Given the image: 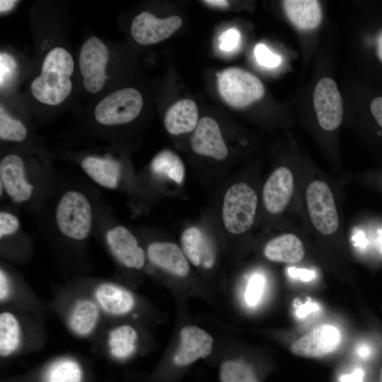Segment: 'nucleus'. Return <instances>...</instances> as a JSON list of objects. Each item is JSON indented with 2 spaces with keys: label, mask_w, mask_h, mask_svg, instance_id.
Returning a JSON list of instances; mask_svg holds the SVG:
<instances>
[{
  "label": "nucleus",
  "mask_w": 382,
  "mask_h": 382,
  "mask_svg": "<svg viewBox=\"0 0 382 382\" xmlns=\"http://www.w3.org/2000/svg\"><path fill=\"white\" fill-rule=\"evenodd\" d=\"M74 68L71 54L62 47L51 50L44 59L40 75L31 83L33 96L40 103L57 105L69 95Z\"/></svg>",
  "instance_id": "f257e3e1"
},
{
  "label": "nucleus",
  "mask_w": 382,
  "mask_h": 382,
  "mask_svg": "<svg viewBox=\"0 0 382 382\" xmlns=\"http://www.w3.org/2000/svg\"><path fill=\"white\" fill-rule=\"evenodd\" d=\"M217 81L222 98L234 108H245L259 100L265 93L260 80L243 69H225L217 74Z\"/></svg>",
  "instance_id": "f03ea898"
},
{
  "label": "nucleus",
  "mask_w": 382,
  "mask_h": 382,
  "mask_svg": "<svg viewBox=\"0 0 382 382\" xmlns=\"http://www.w3.org/2000/svg\"><path fill=\"white\" fill-rule=\"evenodd\" d=\"M257 206L255 190L244 183L232 185L226 192L223 203L224 226L231 233L240 234L253 225Z\"/></svg>",
  "instance_id": "7ed1b4c3"
},
{
  "label": "nucleus",
  "mask_w": 382,
  "mask_h": 382,
  "mask_svg": "<svg viewBox=\"0 0 382 382\" xmlns=\"http://www.w3.org/2000/svg\"><path fill=\"white\" fill-rule=\"evenodd\" d=\"M56 219L59 230L64 235L76 240L85 238L91 226L88 200L78 192H68L59 202Z\"/></svg>",
  "instance_id": "20e7f679"
},
{
  "label": "nucleus",
  "mask_w": 382,
  "mask_h": 382,
  "mask_svg": "<svg viewBox=\"0 0 382 382\" xmlns=\"http://www.w3.org/2000/svg\"><path fill=\"white\" fill-rule=\"evenodd\" d=\"M143 98L133 88L115 91L102 99L95 108L96 120L103 125L125 124L135 119L141 112Z\"/></svg>",
  "instance_id": "39448f33"
},
{
  "label": "nucleus",
  "mask_w": 382,
  "mask_h": 382,
  "mask_svg": "<svg viewBox=\"0 0 382 382\" xmlns=\"http://www.w3.org/2000/svg\"><path fill=\"white\" fill-rule=\"evenodd\" d=\"M306 200L311 221L324 235L334 233L339 226V217L333 194L329 185L320 180L308 185Z\"/></svg>",
  "instance_id": "423d86ee"
},
{
  "label": "nucleus",
  "mask_w": 382,
  "mask_h": 382,
  "mask_svg": "<svg viewBox=\"0 0 382 382\" xmlns=\"http://www.w3.org/2000/svg\"><path fill=\"white\" fill-rule=\"evenodd\" d=\"M108 59L109 51L98 37L92 36L83 44L79 55V67L83 76V86L90 93H97L104 86Z\"/></svg>",
  "instance_id": "0eeeda50"
},
{
  "label": "nucleus",
  "mask_w": 382,
  "mask_h": 382,
  "mask_svg": "<svg viewBox=\"0 0 382 382\" xmlns=\"http://www.w3.org/2000/svg\"><path fill=\"white\" fill-rule=\"evenodd\" d=\"M313 105L320 126L326 131L337 129L342 120L341 96L335 82L324 77L318 81L313 93Z\"/></svg>",
  "instance_id": "6e6552de"
},
{
  "label": "nucleus",
  "mask_w": 382,
  "mask_h": 382,
  "mask_svg": "<svg viewBox=\"0 0 382 382\" xmlns=\"http://www.w3.org/2000/svg\"><path fill=\"white\" fill-rule=\"evenodd\" d=\"M182 25V19L177 16L158 18L149 12L136 16L131 25L134 40L140 45H148L159 42L169 37Z\"/></svg>",
  "instance_id": "1a4fd4ad"
},
{
  "label": "nucleus",
  "mask_w": 382,
  "mask_h": 382,
  "mask_svg": "<svg viewBox=\"0 0 382 382\" xmlns=\"http://www.w3.org/2000/svg\"><path fill=\"white\" fill-rule=\"evenodd\" d=\"M213 338L204 330L194 325L183 327L180 332V345L173 357L177 368L187 367L199 359L208 357L212 350Z\"/></svg>",
  "instance_id": "9d476101"
},
{
  "label": "nucleus",
  "mask_w": 382,
  "mask_h": 382,
  "mask_svg": "<svg viewBox=\"0 0 382 382\" xmlns=\"http://www.w3.org/2000/svg\"><path fill=\"white\" fill-rule=\"evenodd\" d=\"M340 331L332 325H320L303 335L291 346V352L298 356L316 358L335 350L341 341Z\"/></svg>",
  "instance_id": "9b49d317"
},
{
  "label": "nucleus",
  "mask_w": 382,
  "mask_h": 382,
  "mask_svg": "<svg viewBox=\"0 0 382 382\" xmlns=\"http://www.w3.org/2000/svg\"><path fill=\"white\" fill-rule=\"evenodd\" d=\"M294 192V177L289 168L282 166L270 175L262 190L265 209L272 214H279L288 205Z\"/></svg>",
  "instance_id": "f8f14e48"
},
{
  "label": "nucleus",
  "mask_w": 382,
  "mask_h": 382,
  "mask_svg": "<svg viewBox=\"0 0 382 382\" xmlns=\"http://www.w3.org/2000/svg\"><path fill=\"white\" fill-rule=\"evenodd\" d=\"M190 144L196 154L216 160H224L228 155L219 127L209 117L199 120L192 135Z\"/></svg>",
  "instance_id": "ddd939ff"
},
{
  "label": "nucleus",
  "mask_w": 382,
  "mask_h": 382,
  "mask_svg": "<svg viewBox=\"0 0 382 382\" xmlns=\"http://www.w3.org/2000/svg\"><path fill=\"white\" fill-rule=\"evenodd\" d=\"M107 241L115 256L124 265L141 269L144 264V253L135 237L123 226H117L107 233Z\"/></svg>",
  "instance_id": "4468645a"
},
{
  "label": "nucleus",
  "mask_w": 382,
  "mask_h": 382,
  "mask_svg": "<svg viewBox=\"0 0 382 382\" xmlns=\"http://www.w3.org/2000/svg\"><path fill=\"white\" fill-rule=\"evenodd\" d=\"M1 180L8 195L16 202L28 199L33 186L24 175V165L20 156L11 154L0 163Z\"/></svg>",
  "instance_id": "2eb2a0df"
},
{
  "label": "nucleus",
  "mask_w": 382,
  "mask_h": 382,
  "mask_svg": "<svg viewBox=\"0 0 382 382\" xmlns=\"http://www.w3.org/2000/svg\"><path fill=\"white\" fill-rule=\"evenodd\" d=\"M180 242L185 256L193 265L206 269L213 267L214 250L203 231L195 226L190 227L183 232Z\"/></svg>",
  "instance_id": "dca6fc26"
},
{
  "label": "nucleus",
  "mask_w": 382,
  "mask_h": 382,
  "mask_svg": "<svg viewBox=\"0 0 382 382\" xmlns=\"http://www.w3.org/2000/svg\"><path fill=\"white\" fill-rule=\"evenodd\" d=\"M147 254L153 264L175 276L183 277L190 271L186 257L174 243H152L148 248Z\"/></svg>",
  "instance_id": "f3484780"
},
{
  "label": "nucleus",
  "mask_w": 382,
  "mask_h": 382,
  "mask_svg": "<svg viewBox=\"0 0 382 382\" xmlns=\"http://www.w3.org/2000/svg\"><path fill=\"white\" fill-rule=\"evenodd\" d=\"M267 259L273 262L295 264L304 257L305 250L301 239L294 233H285L269 241L263 250Z\"/></svg>",
  "instance_id": "a211bd4d"
},
{
  "label": "nucleus",
  "mask_w": 382,
  "mask_h": 382,
  "mask_svg": "<svg viewBox=\"0 0 382 382\" xmlns=\"http://www.w3.org/2000/svg\"><path fill=\"white\" fill-rule=\"evenodd\" d=\"M198 123V110L190 99H183L173 104L166 111L164 124L167 131L174 135L189 132Z\"/></svg>",
  "instance_id": "6ab92c4d"
},
{
  "label": "nucleus",
  "mask_w": 382,
  "mask_h": 382,
  "mask_svg": "<svg viewBox=\"0 0 382 382\" xmlns=\"http://www.w3.org/2000/svg\"><path fill=\"white\" fill-rule=\"evenodd\" d=\"M282 4L289 19L299 29H313L321 21V8L318 1L286 0Z\"/></svg>",
  "instance_id": "aec40b11"
},
{
  "label": "nucleus",
  "mask_w": 382,
  "mask_h": 382,
  "mask_svg": "<svg viewBox=\"0 0 382 382\" xmlns=\"http://www.w3.org/2000/svg\"><path fill=\"white\" fill-rule=\"evenodd\" d=\"M96 296L101 307L112 314L127 313L134 305V299L129 291L112 284L99 286Z\"/></svg>",
  "instance_id": "412c9836"
},
{
  "label": "nucleus",
  "mask_w": 382,
  "mask_h": 382,
  "mask_svg": "<svg viewBox=\"0 0 382 382\" xmlns=\"http://www.w3.org/2000/svg\"><path fill=\"white\" fill-rule=\"evenodd\" d=\"M81 166L85 172L98 184L115 188L117 185L120 175L119 162L110 158L88 156Z\"/></svg>",
  "instance_id": "4be33fe9"
},
{
  "label": "nucleus",
  "mask_w": 382,
  "mask_h": 382,
  "mask_svg": "<svg viewBox=\"0 0 382 382\" xmlns=\"http://www.w3.org/2000/svg\"><path fill=\"white\" fill-rule=\"evenodd\" d=\"M151 168L157 175L168 178L178 184L184 179V164L180 158L169 149L161 151L154 158Z\"/></svg>",
  "instance_id": "5701e85b"
},
{
  "label": "nucleus",
  "mask_w": 382,
  "mask_h": 382,
  "mask_svg": "<svg viewBox=\"0 0 382 382\" xmlns=\"http://www.w3.org/2000/svg\"><path fill=\"white\" fill-rule=\"evenodd\" d=\"M219 380L221 382H260L252 366L238 359H227L221 364Z\"/></svg>",
  "instance_id": "b1692460"
},
{
  "label": "nucleus",
  "mask_w": 382,
  "mask_h": 382,
  "mask_svg": "<svg viewBox=\"0 0 382 382\" xmlns=\"http://www.w3.org/2000/svg\"><path fill=\"white\" fill-rule=\"evenodd\" d=\"M98 316V309L93 303L89 301H80L71 313V328L77 334L86 335L95 327Z\"/></svg>",
  "instance_id": "393cba45"
},
{
  "label": "nucleus",
  "mask_w": 382,
  "mask_h": 382,
  "mask_svg": "<svg viewBox=\"0 0 382 382\" xmlns=\"http://www.w3.org/2000/svg\"><path fill=\"white\" fill-rule=\"evenodd\" d=\"M136 330L129 325H122L110 333L109 345L111 354L118 359L129 357L135 349Z\"/></svg>",
  "instance_id": "a878e982"
},
{
  "label": "nucleus",
  "mask_w": 382,
  "mask_h": 382,
  "mask_svg": "<svg viewBox=\"0 0 382 382\" xmlns=\"http://www.w3.org/2000/svg\"><path fill=\"white\" fill-rule=\"evenodd\" d=\"M20 342V328L14 316L8 312L0 315V354L7 356L14 352Z\"/></svg>",
  "instance_id": "bb28decb"
},
{
  "label": "nucleus",
  "mask_w": 382,
  "mask_h": 382,
  "mask_svg": "<svg viewBox=\"0 0 382 382\" xmlns=\"http://www.w3.org/2000/svg\"><path fill=\"white\" fill-rule=\"evenodd\" d=\"M81 379L80 366L71 359H62L54 363L45 376V382H81Z\"/></svg>",
  "instance_id": "cd10ccee"
},
{
  "label": "nucleus",
  "mask_w": 382,
  "mask_h": 382,
  "mask_svg": "<svg viewBox=\"0 0 382 382\" xmlns=\"http://www.w3.org/2000/svg\"><path fill=\"white\" fill-rule=\"evenodd\" d=\"M27 134L25 126L20 120L12 118L0 106V137L4 140L20 141L23 140Z\"/></svg>",
  "instance_id": "c85d7f7f"
},
{
  "label": "nucleus",
  "mask_w": 382,
  "mask_h": 382,
  "mask_svg": "<svg viewBox=\"0 0 382 382\" xmlns=\"http://www.w3.org/2000/svg\"><path fill=\"white\" fill-rule=\"evenodd\" d=\"M265 286V277L260 273L253 274L249 279L245 291V301L251 308L257 306L262 299Z\"/></svg>",
  "instance_id": "c756f323"
},
{
  "label": "nucleus",
  "mask_w": 382,
  "mask_h": 382,
  "mask_svg": "<svg viewBox=\"0 0 382 382\" xmlns=\"http://www.w3.org/2000/svg\"><path fill=\"white\" fill-rule=\"evenodd\" d=\"M254 54L257 62L262 66L274 68L279 66L282 62L279 55L273 53L265 45L257 44L254 49Z\"/></svg>",
  "instance_id": "7c9ffc66"
},
{
  "label": "nucleus",
  "mask_w": 382,
  "mask_h": 382,
  "mask_svg": "<svg viewBox=\"0 0 382 382\" xmlns=\"http://www.w3.org/2000/svg\"><path fill=\"white\" fill-rule=\"evenodd\" d=\"M0 83L2 88L13 78L16 71L15 61L5 52L0 54Z\"/></svg>",
  "instance_id": "2f4dec72"
},
{
  "label": "nucleus",
  "mask_w": 382,
  "mask_h": 382,
  "mask_svg": "<svg viewBox=\"0 0 382 382\" xmlns=\"http://www.w3.org/2000/svg\"><path fill=\"white\" fill-rule=\"evenodd\" d=\"M240 33L236 28H231L224 32L219 37V47L222 50L231 51L238 44Z\"/></svg>",
  "instance_id": "473e14b6"
},
{
  "label": "nucleus",
  "mask_w": 382,
  "mask_h": 382,
  "mask_svg": "<svg viewBox=\"0 0 382 382\" xmlns=\"http://www.w3.org/2000/svg\"><path fill=\"white\" fill-rule=\"evenodd\" d=\"M19 226L18 219L6 212L0 214V236L1 238L6 235L13 233L17 231Z\"/></svg>",
  "instance_id": "72a5a7b5"
},
{
  "label": "nucleus",
  "mask_w": 382,
  "mask_h": 382,
  "mask_svg": "<svg viewBox=\"0 0 382 382\" xmlns=\"http://www.w3.org/2000/svg\"><path fill=\"white\" fill-rule=\"evenodd\" d=\"M289 274L303 282H309L315 277V272L306 269L291 267L288 270Z\"/></svg>",
  "instance_id": "f704fd0d"
},
{
  "label": "nucleus",
  "mask_w": 382,
  "mask_h": 382,
  "mask_svg": "<svg viewBox=\"0 0 382 382\" xmlns=\"http://www.w3.org/2000/svg\"><path fill=\"white\" fill-rule=\"evenodd\" d=\"M319 307L317 303L307 301L304 304H301L296 311V316L299 318H305L306 316L318 311Z\"/></svg>",
  "instance_id": "c9c22d12"
},
{
  "label": "nucleus",
  "mask_w": 382,
  "mask_h": 382,
  "mask_svg": "<svg viewBox=\"0 0 382 382\" xmlns=\"http://www.w3.org/2000/svg\"><path fill=\"white\" fill-rule=\"evenodd\" d=\"M370 108L377 123L382 127V97L373 99Z\"/></svg>",
  "instance_id": "e433bc0d"
},
{
  "label": "nucleus",
  "mask_w": 382,
  "mask_h": 382,
  "mask_svg": "<svg viewBox=\"0 0 382 382\" xmlns=\"http://www.w3.org/2000/svg\"><path fill=\"white\" fill-rule=\"evenodd\" d=\"M364 373L362 369H357L350 374L343 375L340 377V382H362Z\"/></svg>",
  "instance_id": "4c0bfd02"
},
{
  "label": "nucleus",
  "mask_w": 382,
  "mask_h": 382,
  "mask_svg": "<svg viewBox=\"0 0 382 382\" xmlns=\"http://www.w3.org/2000/svg\"><path fill=\"white\" fill-rule=\"evenodd\" d=\"M9 294L8 280L5 273L0 272V299L4 300Z\"/></svg>",
  "instance_id": "58836bf2"
},
{
  "label": "nucleus",
  "mask_w": 382,
  "mask_h": 382,
  "mask_svg": "<svg viewBox=\"0 0 382 382\" xmlns=\"http://www.w3.org/2000/svg\"><path fill=\"white\" fill-rule=\"evenodd\" d=\"M17 1H11V0H1L0 1V11L1 12H6L11 9Z\"/></svg>",
  "instance_id": "ea45409f"
},
{
  "label": "nucleus",
  "mask_w": 382,
  "mask_h": 382,
  "mask_svg": "<svg viewBox=\"0 0 382 382\" xmlns=\"http://www.w3.org/2000/svg\"><path fill=\"white\" fill-rule=\"evenodd\" d=\"M376 52L378 57L380 61L382 62V30L378 35L376 40Z\"/></svg>",
  "instance_id": "a19ab883"
},
{
  "label": "nucleus",
  "mask_w": 382,
  "mask_h": 382,
  "mask_svg": "<svg viewBox=\"0 0 382 382\" xmlns=\"http://www.w3.org/2000/svg\"><path fill=\"white\" fill-rule=\"evenodd\" d=\"M204 2L209 5L216 6H221V7H224L228 5V2L224 0H208V1H204Z\"/></svg>",
  "instance_id": "79ce46f5"
},
{
  "label": "nucleus",
  "mask_w": 382,
  "mask_h": 382,
  "mask_svg": "<svg viewBox=\"0 0 382 382\" xmlns=\"http://www.w3.org/2000/svg\"><path fill=\"white\" fill-rule=\"evenodd\" d=\"M357 352L358 354L361 356V357H366V355H368L369 354V349L366 347L365 346H361L358 349H357Z\"/></svg>",
  "instance_id": "37998d69"
},
{
  "label": "nucleus",
  "mask_w": 382,
  "mask_h": 382,
  "mask_svg": "<svg viewBox=\"0 0 382 382\" xmlns=\"http://www.w3.org/2000/svg\"><path fill=\"white\" fill-rule=\"evenodd\" d=\"M381 382H382V368H381Z\"/></svg>",
  "instance_id": "c03bdc74"
}]
</instances>
